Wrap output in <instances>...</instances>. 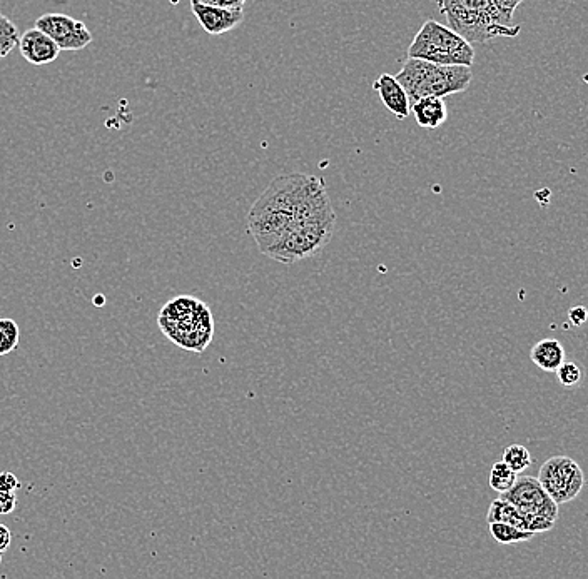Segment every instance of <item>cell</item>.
<instances>
[{
  "label": "cell",
  "mask_w": 588,
  "mask_h": 579,
  "mask_svg": "<svg viewBox=\"0 0 588 579\" xmlns=\"http://www.w3.org/2000/svg\"><path fill=\"white\" fill-rule=\"evenodd\" d=\"M21 488V481L17 478L16 474L4 471L0 473V491H14Z\"/></svg>",
  "instance_id": "cell-23"
},
{
  "label": "cell",
  "mask_w": 588,
  "mask_h": 579,
  "mask_svg": "<svg viewBox=\"0 0 588 579\" xmlns=\"http://www.w3.org/2000/svg\"><path fill=\"white\" fill-rule=\"evenodd\" d=\"M19 51L32 66L52 64L61 54V49L56 42L37 27L22 34L21 41H19Z\"/></svg>",
  "instance_id": "cell-11"
},
{
  "label": "cell",
  "mask_w": 588,
  "mask_h": 579,
  "mask_svg": "<svg viewBox=\"0 0 588 579\" xmlns=\"http://www.w3.org/2000/svg\"><path fill=\"white\" fill-rule=\"evenodd\" d=\"M527 519L528 531L545 533L555 526L558 519V504L548 496L537 478H517L507 493L500 494Z\"/></svg>",
  "instance_id": "cell-6"
},
{
  "label": "cell",
  "mask_w": 588,
  "mask_h": 579,
  "mask_svg": "<svg viewBox=\"0 0 588 579\" xmlns=\"http://www.w3.org/2000/svg\"><path fill=\"white\" fill-rule=\"evenodd\" d=\"M436 6L448 27L472 46L497 37H517L522 31L493 0H436Z\"/></svg>",
  "instance_id": "cell-1"
},
{
  "label": "cell",
  "mask_w": 588,
  "mask_h": 579,
  "mask_svg": "<svg viewBox=\"0 0 588 579\" xmlns=\"http://www.w3.org/2000/svg\"><path fill=\"white\" fill-rule=\"evenodd\" d=\"M159 328L174 344L203 351L213 338V316L206 304L181 296L169 301L159 313Z\"/></svg>",
  "instance_id": "cell-3"
},
{
  "label": "cell",
  "mask_w": 588,
  "mask_h": 579,
  "mask_svg": "<svg viewBox=\"0 0 588 579\" xmlns=\"http://www.w3.org/2000/svg\"><path fill=\"white\" fill-rule=\"evenodd\" d=\"M373 89L378 92L381 102L396 119H406L411 114L410 97L401 86L398 79L391 74H381L373 84Z\"/></svg>",
  "instance_id": "cell-12"
},
{
  "label": "cell",
  "mask_w": 588,
  "mask_h": 579,
  "mask_svg": "<svg viewBox=\"0 0 588 579\" xmlns=\"http://www.w3.org/2000/svg\"><path fill=\"white\" fill-rule=\"evenodd\" d=\"M490 526V533L493 539L500 544L522 543V541H530L535 534L525 529L517 528L513 524L508 523H488Z\"/></svg>",
  "instance_id": "cell-16"
},
{
  "label": "cell",
  "mask_w": 588,
  "mask_h": 579,
  "mask_svg": "<svg viewBox=\"0 0 588 579\" xmlns=\"http://www.w3.org/2000/svg\"><path fill=\"white\" fill-rule=\"evenodd\" d=\"M335 229L336 216L293 221L288 231L284 232L281 241L271 247L264 256L284 264L310 259L330 244Z\"/></svg>",
  "instance_id": "cell-5"
},
{
  "label": "cell",
  "mask_w": 588,
  "mask_h": 579,
  "mask_svg": "<svg viewBox=\"0 0 588 579\" xmlns=\"http://www.w3.org/2000/svg\"><path fill=\"white\" fill-rule=\"evenodd\" d=\"M12 543L11 529L7 528L6 524L0 523V553H4L9 549Z\"/></svg>",
  "instance_id": "cell-26"
},
{
  "label": "cell",
  "mask_w": 588,
  "mask_h": 579,
  "mask_svg": "<svg viewBox=\"0 0 588 579\" xmlns=\"http://www.w3.org/2000/svg\"><path fill=\"white\" fill-rule=\"evenodd\" d=\"M555 373H557L558 381H560L563 386H567V388L577 386V384L582 381V369H580V366L575 363H563Z\"/></svg>",
  "instance_id": "cell-21"
},
{
  "label": "cell",
  "mask_w": 588,
  "mask_h": 579,
  "mask_svg": "<svg viewBox=\"0 0 588 579\" xmlns=\"http://www.w3.org/2000/svg\"><path fill=\"white\" fill-rule=\"evenodd\" d=\"M568 319H570L573 326H582V324L587 323L588 309L583 308V306H575V308L568 311Z\"/></svg>",
  "instance_id": "cell-24"
},
{
  "label": "cell",
  "mask_w": 588,
  "mask_h": 579,
  "mask_svg": "<svg viewBox=\"0 0 588 579\" xmlns=\"http://www.w3.org/2000/svg\"><path fill=\"white\" fill-rule=\"evenodd\" d=\"M410 102L421 97H445L467 91L472 84V67L443 66L435 62L408 59L396 74Z\"/></svg>",
  "instance_id": "cell-2"
},
{
  "label": "cell",
  "mask_w": 588,
  "mask_h": 579,
  "mask_svg": "<svg viewBox=\"0 0 588 579\" xmlns=\"http://www.w3.org/2000/svg\"><path fill=\"white\" fill-rule=\"evenodd\" d=\"M21 329L14 319H0V356L14 353L19 348Z\"/></svg>",
  "instance_id": "cell-18"
},
{
  "label": "cell",
  "mask_w": 588,
  "mask_h": 579,
  "mask_svg": "<svg viewBox=\"0 0 588 579\" xmlns=\"http://www.w3.org/2000/svg\"><path fill=\"white\" fill-rule=\"evenodd\" d=\"M17 506L14 491H0V514H11Z\"/></svg>",
  "instance_id": "cell-22"
},
{
  "label": "cell",
  "mask_w": 588,
  "mask_h": 579,
  "mask_svg": "<svg viewBox=\"0 0 588 579\" xmlns=\"http://www.w3.org/2000/svg\"><path fill=\"white\" fill-rule=\"evenodd\" d=\"M191 9L209 36H221L233 31L244 21V7L209 6L203 2L191 0Z\"/></svg>",
  "instance_id": "cell-10"
},
{
  "label": "cell",
  "mask_w": 588,
  "mask_h": 579,
  "mask_svg": "<svg viewBox=\"0 0 588 579\" xmlns=\"http://www.w3.org/2000/svg\"><path fill=\"white\" fill-rule=\"evenodd\" d=\"M310 179L311 176L300 174V172L276 177L266 187V191L261 194L258 201L254 202L251 211L284 212L294 217L296 207L300 204Z\"/></svg>",
  "instance_id": "cell-8"
},
{
  "label": "cell",
  "mask_w": 588,
  "mask_h": 579,
  "mask_svg": "<svg viewBox=\"0 0 588 579\" xmlns=\"http://www.w3.org/2000/svg\"><path fill=\"white\" fill-rule=\"evenodd\" d=\"M530 358L538 368L548 371V373H555L565 363V349L557 339H542L540 343L533 346Z\"/></svg>",
  "instance_id": "cell-14"
},
{
  "label": "cell",
  "mask_w": 588,
  "mask_h": 579,
  "mask_svg": "<svg viewBox=\"0 0 588 579\" xmlns=\"http://www.w3.org/2000/svg\"><path fill=\"white\" fill-rule=\"evenodd\" d=\"M411 114L415 116L416 124L423 129H438L447 121V104L443 97H421L411 102Z\"/></svg>",
  "instance_id": "cell-13"
},
{
  "label": "cell",
  "mask_w": 588,
  "mask_h": 579,
  "mask_svg": "<svg viewBox=\"0 0 588 579\" xmlns=\"http://www.w3.org/2000/svg\"><path fill=\"white\" fill-rule=\"evenodd\" d=\"M408 59H421L443 66L472 67L475 49L450 27L428 19L411 42Z\"/></svg>",
  "instance_id": "cell-4"
},
{
  "label": "cell",
  "mask_w": 588,
  "mask_h": 579,
  "mask_svg": "<svg viewBox=\"0 0 588 579\" xmlns=\"http://www.w3.org/2000/svg\"><path fill=\"white\" fill-rule=\"evenodd\" d=\"M538 481L557 504L570 503L582 493L585 476L577 461L567 456H553L538 471Z\"/></svg>",
  "instance_id": "cell-7"
},
{
  "label": "cell",
  "mask_w": 588,
  "mask_h": 579,
  "mask_svg": "<svg viewBox=\"0 0 588 579\" xmlns=\"http://www.w3.org/2000/svg\"><path fill=\"white\" fill-rule=\"evenodd\" d=\"M503 463H507L515 473H523L532 464V456L522 444H510L503 453Z\"/></svg>",
  "instance_id": "cell-20"
},
{
  "label": "cell",
  "mask_w": 588,
  "mask_h": 579,
  "mask_svg": "<svg viewBox=\"0 0 588 579\" xmlns=\"http://www.w3.org/2000/svg\"><path fill=\"white\" fill-rule=\"evenodd\" d=\"M488 523H508L517 526V528L528 531L527 519L518 511L507 499L498 498L493 501L492 506L488 509ZM532 533V531H530Z\"/></svg>",
  "instance_id": "cell-15"
},
{
  "label": "cell",
  "mask_w": 588,
  "mask_h": 579,
  "mask_svg": "<svg viewBox=\"0 0 588 579\" xmlns=\"http://www.w3.org/2000/svg\"><path fill=\"white\" fill-rule=\"evenodd\" d=\"M495 4H497L500 9H502L505 14H507L510 19H513V14L517 11V7L525 2V0H493Z\"/></svg>",
  "instance_id": "cell-25"
},
{
  "label": "cell",
  "mask_w": 588,
  "mask_h": 579,
  "mask_svg": "<svg viewBox=\"0 0 588 579\" xmlns=\"http://www.w3.org/2000/svg\"><path fill=\"white\" fill-rule=\"evenodd\" d=\"M0 564H2V553H0Z\"/></svg>",
  "instance_id": "cell-28"
},
{
  "label": "cell",
  "mask_w": 588,
  "mask_h": 579,
  "mask_svg": "<svg viewBox=\"0 0 588 579\" xmlns=\"http://www.w3.org/2000/svg\"><path fill=\"white\" fill-rule=\"evenodd\" d=\"M19 29L16 24L0 12V61L6 59L16 47H19Z\"/></svg>",
  "instance_id": "cell-17"
},
{
  "label": "cell",
  "mask_w": 588,
  "mask_h": 579,
  "mask_svg": "<svg viewBox=\"0 0 588 579\" xmlns=\"http://www.w3.org/2000/svg\"><path fill=\"white\" fill-rule=\"evenodd\" d=\"M517 478L518 473H515L507 463L498 461V463L493 464L492 471H490V486L497 493H507L508 489L515 484Z\"/></svg>",
  "instance_id": "cell-19"
},
{
  "label": "cell",
  "mask_w": 588,
  "mask_h": 579,
  "mask_svg": "<svg viewBox=\"0 0 588 579\" xmlns=\"http://www.w3.org/2000/svg\"><path fill=\"white\" fill-rule=\"evenodd\" d=\"M196 2L221 7H244V4H246V0H196Z\"/></svg>",
  "instance_id": "cell-27"
},
{
  "label": "cell",
  "mask_w": 588,
  "mask_h": 579,
  "mask_svg": "<svg viewBox=\"0 0 588 579\" xmlns=\"http://www.w3.org/2000/svg\"><path fill=\"white\" fill-rule=\"evenodd\" d=\"M36 27L46 32L61 51H82L94 39L84 22L66 14H44L37 19Z\"/></svg>",
  "instance_id": "cell-9"
}]
</instances>
